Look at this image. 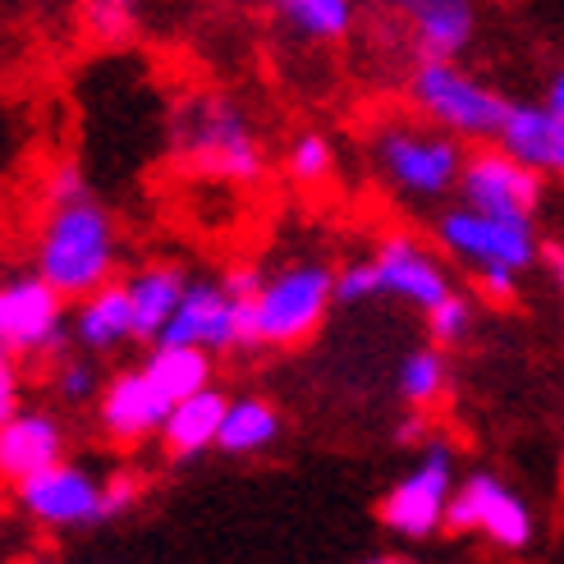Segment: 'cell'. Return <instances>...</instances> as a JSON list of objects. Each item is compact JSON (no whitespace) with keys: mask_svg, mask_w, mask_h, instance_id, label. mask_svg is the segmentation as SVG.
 Here are the masks:
<instances>
[{"mask_svg":"<svg viewBox=\"0 0 564 564\" xmlns=\"http://www.w3.org/2000/svg\"><path fill=\"white\" fill-rule=\"evenodd\" d=\"M542 258H546V267H551V280H555L560 299H564V243H560V248H542Z\"/></svg>","mask_w":564,"mask_h":564,"instance_id":"36","label":"cell"},{"mask_svg":"<svg viewBox=\"0 0 564 564\" xmlns=\"http://www.w3.org/2000/svg\"><path fill=\"white\" fill-rule=\"evenodd\" d=\"M436 248L477 280V294L496 307L519 303L523 275L542 262L538 225L528 216H496L455 203L436 212Z\"/></svg>","mask_w":564,"mask_h":564,"instance_id":"1","label":"cell"},{"mask_svg":"<svg viewBox=\"0 0 564 564\" xmlns=\"http://www.w3.org/2000/svg\"><path fill=\"white\" fill-rule=\"evenodd\" d=\"M143 368H148V377L156 381V390L175 404V400H184V394L212 386V377H216V354H212V349H197V345H180V340H152Z\"/></svg>","mask_w":564,"mask_h":564,"instance_id":"23","label":"cell"},{"mask_svg":"<svg viewBox=\"0 0 564 564\" xmlns=\"http://www.w3.org/2000/svg\"><path fill=\"white\" fill-rule=\"evenodd\" d=\"M93 409H97L101 436L110 445L133 449V445H143V441H152L161 432L165 413H171V400L156 390V381L148 377V368L138 362V368H124V372H116L110 381H101Z\"/></svg>","mask_w":564,"mask_h":564,"instance_id":"13","label":"cell"},{"mask_svg":"<svg viewBox=\"0 0 564 564\" xmlns=\"http://www.w3.org/2000/svg\"><path fill=\"white\" fill-rule=\"evenodd\" d=\"M500 143L546 180H564V116H555L546 101H514Z\"/></svg>","mask_w":564,"mask_h":564,"instance_id":"19","label":"cell"},{"mask_svg":"<svg viewBox=\"0 0 564 564\" xmlns=\"http://www.w3.org/2000/svg\"><path fill=\"white\" fill-rule=\"evenodd\" d=\"M372 271H377V299L409 303L417 313H427V307H436L449 290H455L445 252L427 248L413 235H386L372 252Z\"/></svg>","mask_w":564,"mask_h":564,"instance_id":"12","label":"cell"},{"mask_svg":"<svg viewBox=\"0 0 564 564\" xmlns=\"http://www.w3.org/2000/svg\"><path fill=\"white\" fill-rule=\"evenodd\" d=\"M46 207H61V203H78V197H93L88 193V175H83L78 161H61L46 171Z\"/></svg>","mask_w":564,"mask_h":564,"instance_id":"31","label":"cell"},{"mask_svg":"<svg viewBox=\"0 0 564 564\" xmlns=\"http://www.w3.org/2000/svg\"><path fill=\"white\" fill-rule=\"evenodd\" d=\"M427 441H432L427 409H404V422L394 427V445H427Z\"/></svg>","mask_w":564,"mask_h":564,"instance_id":"34","label":"cell"},{"mask_svg":"<svg viewBox=\"0 0 564 564\" xmlns=\"http://www.w3.org/2000/svg\"><path fill=\"white\" fill-rule=\"evenodd\" d=\"M97 390H101V381H97L88 358L61 354V358L51 362V394H55V404H65V409L97 404Z\"/></svg>","mask_w":564,"mask_h":564,"instance_id":"28","label":"cell"},{"mask_svg":"<svg viewBox=\"0 0 564 564\" xmlns=\"http://www.w3.org/2000/svg\"><path fill=\"white\" fill-rule=\"evenodd\" d=\"M381 6H386V10H390V14H404V10H409V6H413V0H381Z\"/></svg>","mask_w":564,"mask_h":564,"instance_id":"37","label":"cell"},{"mask_svg":"<svg viewBox=\"0 0 564 564\" xmlns=\"http://www.w3.org/2000/svg\"><path fill=\"white\" fill-rule=\"evenodd\" d=\"M171 156L188 175L252 188L267 180V143L248 110L220 93H197L175 106Z\"/></svg>","mask_w":564,"mask_h":564,"instance_id":"2","label":"cell"},{"mask_svg":"<svg viewBox=\"0 0 564 564\" xmlns=\"http://www.w3.org/2000/svg\"><path fill=\"white\" fill-rule=\"evenodd\" d=\"M394 390H400L404 409H436L449 394V362L441 345H417L400 358V372H394Z\"/></svg>","mask_w":564,"mask_h":564,"instance_id":"24","label":"cell"},{"mask_svg":"<svg viewBox=\"0 0 564 564\" xmlns=\"http://www.w3.org/2000/svg\"><path fill=\"white\" fill-rule=\"evenodd\" d=\"M368 156H372L377 180L400 203L422 207V203H441V197L459 193L468 143L413 116V120H381L368 138Z\"/></svg>","mask_w":564,"mask_h":564,"instance_id":"5","label":"cell"},{"mask_svg":"<svg viewBox=\"0 0 564 564\" xmlns=\"http://www.w3.org/2000/svg\"><path fill=\"white\" fill-rule=\"evenodd\" d=\"M335 307V267L317 258L285 262L262 280L252 299H239V354L303 349Z\"/></svg>","mask_w":564,"mask_h":564,"instance_id":"3","label":"cell"},{"mask_svg":"<svg viewBox=\"0 0 564 564\" xmlns=\"http://www.w3.org/2000/svg\"><path fill=\"white\" fill-rule=\"evenodd\" d=\"M161 340L197 345L212 354H239V299L225 290V280H188Z\"/></svg>","mask_w":564,"mask_h":564,"instance_id":"14","label":"cell"},{"mask_svg":"<svg viewBox=\"0 0 564 564\" xmlns=\"http://www.w3.org/2000/svg\"><path fill=\"white\" fill-rule=\"evenodd\" d=\"M0 340L19 358L55 362L74 345L69 340V299L37 271L10 275L6 285H0Z\"/></svg>","mask_w":564,"mask_h":564,"instance_id":"9","label":"cell"},{"mask_svg":"<svg viewBox=\"0 0 564 564\" xmlns=\"http://www.w3.org/2000/svg\"><path fill=\"white\" fill-rule=\"evenodd\" d=\"M542 101L555 110V116H564V65H560V69L546 78V93H542Z\"/></svg>","mask_w":564,"mask_h":564,"instance_id":"35","label":"cell"},{"mask_svg":"<svg viewBox=\"0 0 564 564\" xmlns=\"http://www.w3.org/2000/svg\"><path fill=\"white\" fill-rule=\"evenodd\" d=\"M116 267H120V230L116 216L101 203L78 197V203L46 207V220L33 243V271L46 275L69 303L101 290L106 280H116Z\"/></svg>","mask_w":564,"mask_h":564,"instance_id":"4","label":"cell"},{"mask_svg":"<svg viewBox=\"0 0 564 564\" xmlns=\"http://www.w3.org/2000/svg\"><path fill=\"white\" fill-rule=\"evenodd\" d=\"M400 19L417 61H464L477 42V0H413Z\"/></svg>","mask_w":564,"mask_h":564,"instance_id":"16","label":"cell"},{"mask_svg":"<svg viewBox=\"0 0 564 564\" xmlns=\"http://www.w3.org/2000/svg\"><path fill=\"white\" fill-rule=\"evenodd\" d=\"M445 532L449 538H477L505 555H519L538 538V519H532L528 500L505 487L496 473H468L459 477L455 496H449Z\"/></svg>","mask_w":564,"mask_h":564,"instance_id":"8","label":"cell"},{"mask_svg":"<svg viewBox=\"0 0 564 564\" xmlns=\"http://www.w3.org/2000/svg\"><path fill=\"white\" fill-rule=\"evenodd\" d=\"M14 496H19V510L51 532H83V528L110 523L106 477H97L93 468H83L74 459H61L33 477H23V482H14Z\"/></svg>","mask_w":564,"mask_h":564,"instance_id":"10","label":"cell"},{"mask_svg":"<svg viewBox=\"0 0 564 564\" xmlns=\"http://www.w3.org/2000/svg\"><path fill=\"white\" fill-rule=\"evenodd\" d=\"M225 409H230V394L216 390V386H203V390L184 394V400H175L161 422V432H156L165 459L188 464L197 455H207V449H216Z\"/></svg>","mask_w":564,"mask_h":564,"instance_id":"18","label":"cell"},{"mask_svg":"<svg viewBox=\"0 0 564 564\" xmlns=\"http://www.w3.org/2000/svg\"><path fill=\"white\" fill-rule=\"evenodd\" d=\"M124 290H129V307H133V335L143 345H152V340H161V330L171 326L175 307L188 290V275L175 262H152V267H138L124 280Z\"/></svg>","mask_w":564,"mask_h":564,"instance_id":"20","label":"cell"},{"mask_svg":"<svg viewBox=\"0 0 564 564\" xmlns=\"http://www.w3.org/2000/svg\"><path fill=\"white\" fill-rule=\"evenodd\" d=\"M422 322H427L432 345L455 349V345H464L468 335H473V299H468L464 290H449L436 307H427V313H422Z\"/></svg>","mask_w":564,"mask_h":564,"instance_id":"27","label":"cell"},{"mask_svg":"<svg viewBox=\"0 0 564 564\" xmlns=\"http://www.w3.org/2000/svg\"><path fill=\"white\" fill-rule=\"evenodd\" d=\"M19 354L0 340V422L14 417L23 409V368H19Z\"/></svg>","mask_w":564,"mask_h":564,"instance_id":"32","label":"cell"},{"mask_svg":"<svg viewBox=\"0 0 564 564\" xmlns=\"http://www.w3.org/2000/svg\"><path fill=\"white\" fill-rule=\"evenodd\" d=\"M377 299V271L372 258H354L335 271V303L340 307H358V303H372Z\"/></svg>","mask_w":564,"mask_h":564,"instance_id":"29","label":"cell"},{"mask_svg":"<svg viewBox=\"0 0 564 564\" xmlns=\"http://www.w3.org/2000/svg\"><path fill=\"white\" fill-rule=\"evenodd\" d=\"M65 422L46 409H19L0 422V482H23L51 464L65 459Z\"/></svg>","mask_w":564,"mask_h":564,"instance_id":"15","label":"cell"},{"mask_svg":"<svg viewBox=\"0 0 564 564\" xmlns=\"http://www.w3.org/2000/svg\"><path fill=\"white\" fill-rule=\"evenodd\" d=\"M285 175L299 188H322L335 175V143L326 133H317V129L294 133L290 148H285Z\"/></svg>","mask_w":564,"mask_h":564,"instance_id":"26","label":"cell"},{"mask_svg":"<svg viewBox=\"0 0 564 564\" xmlns=\"http://www.w3.org/2000/svg\"><path fill=\"white\" fill-rule=\"evenodd\" d=\"M220 280H225V290H230L235 299H252V294L262 290L267 271H262V267H252V262H243V267H230V271H225Z\"/></svg>","mask_w":564,"mask_h":564,"instance_id":"33","label":"cell"},{"mask_svg":"<svg viewBox=\"0 0 564 564\" xmlns=\"http://www.w3.org/2000/svg\"><path fill=\"white\" fill-rule=\"evenodd\" d=\"M143 496H148L143 473H133V468H116V473H106V514H110V519L133 514L138 505H143Z\"/></svg>","mask_w":564,"mask_h":564,"instance_id":"30","label":"cell"},{"mask_svg":"<svg viewBox=\"0 0 564 564\" xmlns=\"http://www.w3.org/2000/svg\"><path fill=\"white\" fill-rule=\"evenodd\" d=\"M69 340L78 354H116L124 345H133V307H129V290L124 280H106L101 290L74 299V313H69Z\"/></svg>","mask_w":564,"mask_h":564,"instance_id":"17","label":"cell"},{"mask_svg":"<svg viewBox=\"0 0 564 564\" xmlns=\"http://www.w3.org/2000/svg\"><path fill=\"white\" fill-rule=\"evenodd\" d=\"M267 6L294 37L317 46H340L358 28V0H267Z\"/></svg>","mask_w":564,"mask_h":564,"instance_id":"22","label":"cell"},{"mask_svg":"<svg viewBox=\"0 0 564 564\" xmlns=\"http://www.w3.org/2000/svg\"><path fill=\"white\" fill-rule=\"evenodd\" d=\"M459 203L482 207L496 216H528L538 220V207L546 197V175L532 171L523 156H514L510 148L491 138V143H473L459 171Z\"/></svg>","mask_w":564,"mask_h":564,"instance_id":"11","label":"cell"},{"mask_svg":"<svg viewBox=\"0 0 564 564\" xmlns=\"http://www.w3.org/2000/svg\"><path fill=\"white\" fill-rule=\"evenodd\" d=\"M143 14V0H83L78 6V33L93 46H124Z\"/></svg>","mask_w":564,"mask_h":564,"instance_id":"25","label":"cell"},{"mask_svg":"<svg viewBox=\"0 0 564 564\" xmlns=\"http://www.w3.org/2000/svg\"><path fill=\"white\" fill-rule=\"evenodd\" d=\"M280 432H285V417H280V409L271 400H262V394H239V400H230V409H225L216 449L230 459L267 455L280 441Z\"/></svg>","mask_w":564,"mask_h":564,"instance_id":"21","label":"cell"},{"mask_svg":"<svg viewBox=\"0 0 564 564\" xmlns=\"http://www.w3.org/2000/svg\"><path fill=\"white\" fill-rule=\"evenodd\" d=\"M404 101L413 116L455 133L459 143H491L510 120V97L477 78L464 61H413L404 78Z\"/></svg>","mask_w":564,"mask_h":564,"instance_id":"6","label":"cell"},{"mask_svg":"<svg viewBox=\"0 0 564 564\" xmlns=\"http://www.w3.org/2000/svg\"><path fill=\"white\" fill-rule=\"evenodd\" d=\"M459 487V468H455V449L445 441H427L422 455L413 459V468L394 482L381 505H377V519L390 538L400 542H432L445 532V510H449V496Z\"/></svg>","mask_w":564,"mask_h":564,"instance_id":"7","label":"cell"}]
</instances>
